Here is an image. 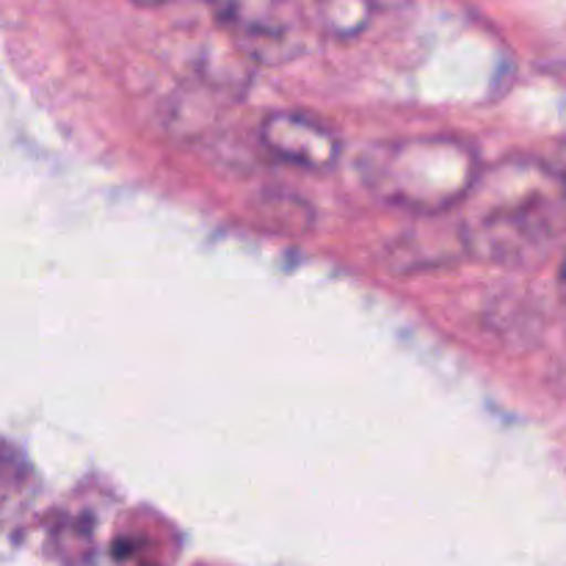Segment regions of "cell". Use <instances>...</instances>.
<instances>
[{
    "instance_id": "cell-6",
    "label": "cell",
    "mask_w": 566,
    "mask_h": 566,
    "mask_svg": "<svg viewBox=\"0 0 566 566\" xmlns=\"http://www.w3.org/2000/svg\"><path fill=\"white\" fill-rule=\"evenodd\" d=\"M558 293H562V302L566 307V254L562 260V269H558Z\"/></svg>"
},
{
    "instance_id": "cell-4",
    "label": "cell",
    "mask_w": 566,
    "mask_h": 566,
    "mask_svg": "<svg viewBox=\"0 0 566 566\" xmlns=\"http://www.w3.org/2000/svg\"><path fill=\"white\" fill-rule=\"evenodd\" d=\"M260 142L285 164L307 171H329L343 155L335 127L304 111H274L260 122Z\"/></svg>"
},
{
    "instance_id": "cell-2",
    "label": "cell",
    "mask_w": 566,
    "mask_h": 566,
    "mask_svg": "<svg viewBox=\"0 0 566 566\" xmlns=\"http://www.w3.org/2000/svg\"><path fill=\"white\" fill-rule=\"evenodd\" d=\"M479 153L457 136H409L376 144L363 158V180L376 199L418 216L462 208L481 175Z\"/></svg>"
},
{
    "instance_id": "cell-1",
    "label": "cell",
    "mask_w": 566,
    "mask_h": 566,
    "mask_svg": "<svg viewBox=\"0 0 566 566\" xmlns=\"http://www.w3.org/2000/svg\"><path fill=\"white\" fill-rule=\"evenodd\" d=\"M464 252L503 269L545 258L566 232V171L536 155L484 166L459 216Z\"/></svg>"
},
{
    "instance_id": "cell-5",
    "label": "cell",
    "mask_w": 566,
    "mask_h": 566,
    "mask_svg": "<svg viewBox=\"0 0 566 566\" xmlns=\"http://www.w3.org/2000/svg\"><path fill=\"white\" fill-rule=\"evenodd\" d=\"M370 6H357V3H335V6H318L313 9L315 22L324 28L326 33H335V36H352L354 31L365 25L370 14Z\"/></svg>"
},
{
    "instance_id": "cell-3",
    "label": "cell",
    "mask_w": 566,
    "mask_h": 566,
    "mask_svg": "<svg viewBox=\"0 0 566 566\" xmlns=\"http://www.w3.org/2000/svg\"><path fill=\"white\" fill-rule=\"evenodd\" d=\"M216 22L258 64H282L304 44L298 9L282 3H227L213 9Z\"/></svg>"
}]
</instances>
